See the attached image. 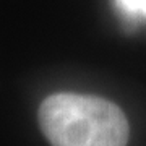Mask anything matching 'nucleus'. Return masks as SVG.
I'll return each mask as SVG.
<instances>
[{
  "instance_id": "obj_1",
  "label": "nucleus",
  "mask_w": 146,
  "mask_h": 146,
  "mask_svg": "<svg viewBox=\"0 0 146 146\" xmlns=\"http://www.w3.org/2000/svg\"><path fill=\"white\" fill-rule=\"evenodd\" d=\"M39 125L50 146H127L130 136L123 110L88 94L46 98L39 107Z\"/></svg>"
},
{
  "instance_id": "obj_2",
  "label": "nucleus",
  "mask_w": 146,
  "mask_h": 146,
  "mask_svg": "<svg viewBox=\"0 0 146 146\" xmlns=\"http://www.w3.org/2000/svg\"><path fill=\"white\" fill-rule=\"evenodd\" d=\"M115 5L123 18L136 21L138 18L146 20V0H115Z\"/></svg>"
}]
</instances>
